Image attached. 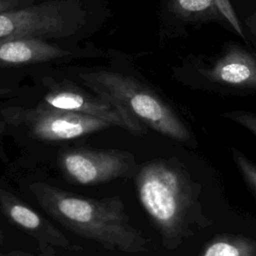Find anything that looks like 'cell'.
Listing matches in <instances>:
<instances>
[{
	"label": "cell",
	"instance_id": "obj_1",
	"mask_svg": "<svg viewBox=\"0 0 256 256\" xmlns=\"http://www.w3.org/2000/svg\"><path fill=\"white\" fill-rule=\"evenodd\" d=\"M29 188L41 208L74 234L109 250L125 253L148 250L147 240L130 224L120 197L90 198L43 182H35Z\"/></svg>",
	"mask_w": 256,
	"mask_h": 256
},
{
	"label": "cell",
	"instance_id": "obj_2",
	"mask_svg": "<svg viewBox=\"0 0 256 256\" xmlns=\"http://www.w3.org/2000/svg\"><path fill=\"white\" fill-rule=\"evenodd\" d=\"M135 185L139 201L168 249L193 234V225L205 226L199 203L200 186L176 158L154 159L140 167Z\"/></svg>",
	"mask_w": 256,
	"mask_h": 256
},
{
	"label": "cell",
	"instance_id": "obj_3",
	"mask_svg": "<svg viewBox=\"0 0 256 256\" xmlns=\"http://www.w3.org/2000/svg\"><path fill=\"white\" fill-rule=\"evenodd\" d=\"M79 77L95 95L115 106L131 121L176 141L190 139L186 125L174 109L137 78L109 70L83 72Z\"/></svg>",
	"mask_w": 256,
	"mask_h": 256
},
{
	"label": "cell",
	"instance_id": "obj_4",
	"mask_svg": "<svg viewBox=\"0 0 256 256\" xmlns=\"http://www.w3.org/2000/svg\"><path fill=\"white\" fill-rule=\"evenodd\" d=\"M2 114L5 121L44 142L69 141L112 126L103 119L55 108L43 101L33 108H7Z\"/></svg>",
	"mask_w": 256,
	"mask_h": 256
},
{
	"label": "cell",
	"instance_id": "obj_5",
	"mask_svg": "<svg viewBox=\"0 0 256 256\" xmlns=\"http://www.w3.org/2000/svg\"><path fill=\"white\" fill-rule=\"evenodd\" d=\"M63 177L77 185H97L132 175L136 169L133 154L120 149L71 147L58 155Z\"/></svg>",
	"mask_w": 256,
	"mask_h": 256
},
{
	"label": "cell",
	"instance_id": "obj_6",
	"mask_svg": "<svg viewBox=\"0 0 256 256\" xmlns=\"http://www.w3.org/2000/svg\"><path fill=\"white\" fill-rule=\"evenodd\" d=\"M68 28V14L61 2H44L0 12V42L64 35Z\"/></svg>",
	"mask_w": 256,
	"mask_h": 256
},
{
	"label": "cell",
	"instance_id": "obj_7",
	"mask_svg": "<svg viewBox=\"0 0 256 256\" xmlns=\"http://www.w3.org/2000/svg\"><path fill=\"white\" fill-rule=\"evenodd\" d=\"M0 209L11 224L36 240L43 256H53L56 249L70 252L82 250L80 246L71 243L48 219L3 188H0Z\"/></svg>",
	"mask_w": 256,
	"mask_h": 256
},
{
	"label": "cell",
	"instance_id": "obj_8",
	"mask_svg": "<svg viewBox=\"0 0 256 256\" xmlns=\"http://www.w3.org/2000/svg\"><path fill=\"white\" fill-rule=\"evenodd\" d=\"M43 102L55 108L103 119L112 126L124 128L135 136H142L146 133L144 125L131 121L106 100L72 85L52 87L45 94Z\"/></svg>",
	"mask_w": 256,
	"mask_h": 256
},
{
	"label": "cell",
	"instance_id": "obj_9",
	"mask_svg": "<svg viewBox=\"0 0 256 256\" xmlns=\"http://www.w3.org/2000/svg\"><path fill=\"white\" fill-rule=\"evenodd\" d=\"M209 83L226 88L256 90V52L228 44L210 64L198 69Z\"/></svg>",
	"mask_w": 256,
	"mask_h": 256
},
{
	"label": "cell",
	"instance_id": "obj_10",
	"mask_svg": "<svg viewBox=\"0 0 256 256\" xmlns=\"http://www.w3.org/2000/svg\"><path fill=\"white\" fill-rule=\"evenodd\" d=\"M70 54L41 38H22L0 42V67L41 63Z\"/></svg>",
	"mask_w": 256,
	"mask_h": 256
},
{
	"label": "cell",
	"instance_id": "obj_11",
	"mask_svg": "<svg viewBox=\"0 0 256 256\" xmlns=\"http://www.w3.org/2000/svg\"><path fill=\"white\" fill-rule=\"evenodd\" d=\"M165 8L167 13L181 24H201L224 20L214 0H166Z\"/></svg>",
	"mask_w": 256,
	"mask_h": 256
},
{
	"label": "cell",
	"instance_id": "obj_12",
	"mask_svg": "<svg viewBox=\"0 0 256 256\" xmlns=\"http://www.w3.org/2000/svg\"><path fill=\"white\" fill-rule=\"evenodd\" d=\"M199 256H256V241L241 235H218Z\"/></svg>",
	"mask_w": 256,
	"mask_h": 256
},
{
	"label": "cell",
	"instance_id": "obj_13",
	"mask_svg": "<svg viewBox=\"0 0 256 256\" xmlns=\"http://www.w3.org/2000/svg\"><path fill=\"white\" fill-rule=\"evenodd\" d=\"M231 153L244 181L256 195V165L235 148H231Z\"/></svg>",
	"mask_w": 256,
	"mask_h": 256
},
{
	"label": "cell",
	"instance_id": "obj_14",
	"mask_svg": "<svg viewBox=\"0 0 256 256\" xmlns=\"http://www.w3.org/2000/svg\"><path fill=\"white\" fill-rule=\"evenodd\" d=\"M214 3L224 21H226L241 38L245 39L246 36L243 31L242 25L230 0H214Z\"/></svg>",
	"mask_w": 256,
	"mask_h": 256
},
{
	"label": "cell",
	"instance_id": "obj_15",
	"mask_svg": "<svg viewBox=\"0 0 256 256\" xmlns=\"http://www.w3.org/2000/svg\"><path fill=\"white\" fill-rule=\"evenodd\" d=\"M221 116L245 127L256 136V113L248 111H228L222 113Z\"/></svg>",
	"mask_w": 256,
	"mask_h": 256
},
{
	"label": "cell",
	"instance_id": "obj_16",
	"mask_svg": "<svg viewBox=\"0 0 256 256\" xmlns=\"http://www.w3.org/2000/svg\"><path fill=\"white\" fill-rule=\"evenodd\" d=\"M245 23H246V27L248 28L250 34L252 35V37L256 43V7H255L254 11L252 12V14L246 18Z\"/></svg>",
	"mask_w": 256,
	"mask_h": 256
},
{
	"label": "cell",
	"instance_id": "obj_17",
	"mask_svg": "<svg viewBox=\"0 0 256 256\" xmlns=\"http://www.w3.org/2000/svg\"><path fill=\"white\" fill-rule=\"evenodd\" d=\"M20 3V0H0V12L12 10Z\"/></svg>",
	"mask_w": 256,
	"mask_h": 256
},
{
	"label": "cell",
	"instance_id": "obj_18",
	"mask_svg": "<svg viewBox=\"0 0 256 256\" xmlns=\"http://www.w3.org/2000/svg\"><path fill=\"white\" fill-rule=\"evenodd\" d=\"M0 256H43L42 254H33L30 252H26V251H19V250H15V251H10L8 253H0Z\"/></svg>",
	"mask_w": 256,
	"mask_h": 256
},
{
	"label": "cell",
	"instance_id": "obj_19",
	"mask_svg": "<svg viewBox=\"0 0 256 256\" xmlns=\"http://www.w3.org/2000/svg\"><path fill=\"white\" fill-rule=\"evenodd\" d=\"M2 241H3V234H2V232H1V230H0V246H1V244H2Z\"/></svg>",
	"mask_w": 256,
	"mask_h": 256
},
{
	"label": "cell",
	"instance_id": "obj_20",
	"mask_svg": "<svg viewBox=\"0 0 256 256\" xmlns=\"http://www.w3.org/2000/svg\"><path fill=\"white\" fill-rule=\"evenodd\" d=\"M0 127H4V121H2L1 119H0Z\"/></svg>",
	"mask_w": 256,
	"mask_h": 256
},
{
	"label": "cell",
	"instance_id": "obj_21",
	"mask_svg": "<svg viewBox=\"0 0 256 256\" xmlns=\"http://www.w3.org/2000/svg\"><path fill=\"white\" fill-rule=\"evenodd\" d=\"M4 131V127H0V135L2 134V132Z\"/></svg>",
	"mask_w": 256,
	"mask_h": 256
}]
</instances>
